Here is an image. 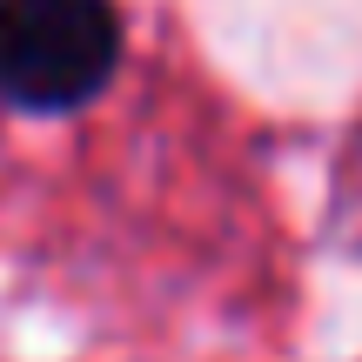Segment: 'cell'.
Returning <instances> with one entry per match:
<instances>
[{
    "mask_svg": "<svg viewBox=\"0 0 362 362\" xmlns=\"http://www.w3.org/2000/svg\"><path fill=\"white\" fill-rule=\"evenodd\" d=\"M121 21L107 0H0V101L61 115L107 88Z\"/></svg>",
    "mask_w": 362,
    "mask_h": 362,
    "instance_id": "cell-1",
    "label": "cell"
}]
</instances>
